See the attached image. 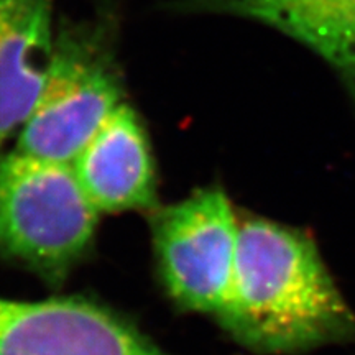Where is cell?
Instances as JSON below:
<instances>
[{
    "mask_svg": "<svg viewBox=\"0 0 355 355\" xmlns=\"http://www.w3.org/2000/svg\"><path fill=\"white\" fill-rule=\"evenodd\" d=\"M217 324L266 355L355 343V313L313 239L265 217L241 219L232 290Z\"/></svg>",
    "mask_w": 355,
    "mask_h": 355,
    "instance_id": "obj_1",
    "label": "cell"
},
{
    "mask_svg": "<svg viewBox=\"0 0 355 355\" xmlns=\"http://www.w3.org/2000/svg\"><path fill=\"white\" fill-rule=\"evenodd\" d=\"M101 214L69 163L0 153V257L51 286L86 259Z\"/></svg>",
    "mask_w": 355,
    "mask_h": 355,
    "instance_id": "obj_2",
    "label": "cell"
},
{
    "mask_svg": "<svg viewBox=\"0 0 355 355\" xmlns=\"http://www.w3.org/2000/svg\"><path fill=\"white\" fill-rule=\"evenodd\" d=\"M122 76L104 25H63L32 117L15 150L69 163L122 102Z\"/></svg>",
    "mask_w": 355,
    "mask_h": 355,
    "instance_id": "obj_3",
    "label": "cell"
},
{
    "mask_svg": "<svg viewBox=\"0 0 355 355\" xmlns=\"http://www.w3.org/2000/svg\"><path fill=\"white\" fill-rule=\"evenodd\" d=\"M159 278L175 304L216 319L227 304L241 219L219 186L150 212Z\"/></svg>",
    "mask_w": 355,
    "mask_h": 355,
    "instance_id": "obj_4",
    "label": "cell"
},
{
    "mask_svg": "<svg viewBox=\"0 0 355 355\" xmlns=\"http://www.w3.org/2000/svg\"><path fill=\"white\" fill-rule=\"evenodd\" d=\"M0 355H180L125 314L78 295L0 296Z\"/></svg>",
    "mask_w": 355,
    "mask_h": 355,
    "instance_id": "obj_5",
    "label": "cell"
},
{
    "mask_svg": "<svg viewBox=\"0 0 355 355\" xmlns=\"http://www.w3.org/2000/svg\"><path fill=\"white\" fill-rule=\"evenodd\" d=\"M87 201L99 214L155 211L157 168L148 135L130 105L122 104L71 162Z\"/></svg>",
    "mask_w": 355,
    "mask_h": 355,
    "instance_id": "obj_6",
    "label": "cell"
},
{
    "mask_svg": "<svg viewBox=\"0 0 355 355\" xmlns=\"http://www.w3.org/2000/svg\"><path fill=\"white\" fill-rule=\"evenodd\" d=\"M180 10L272 26L329 63L355 102V0H181Z\"/></svg>",
    "mask_w": 355,
    "mask_h": 355,
    "instance_id": "obj_7",
    "label": "cell"
},
{
    "mask_svg": "<svg viewBox=\"0 0 355 355\" xmlns=\"http://www.w3.org/2000/svg\"><path fill=\"white\" fill-rule=\"evenodd\" d=\"M53 44L51 0H0V150L32 117Z\"/></svg>",
    "mask_w": 355,
    "mask_h": 355,
    "instance_id": "obj_8",
    "label": "cell"
}]
</instances>
